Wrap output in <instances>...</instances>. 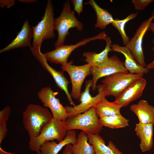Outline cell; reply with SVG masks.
Returning <instances> with one entry per match:
<instances>
[{
    "instance_id": "obj_1",
    "label": "cell",
    "mask_w": 154,
    "mask_h": 154,
    "mask_svg": "<svg viewBox=\"0 0 154 154\" xmlns=\"http://www.w3.org/2000/svg\"><path fill=\"white\" fill-rule=\"evenodd\" d=\"M52 118V114L47 108L29 104L23 113L22 122L30 139L38 136Z\"/></svg>"
},
{
    "instance_id": "obj_2",
    "label": "cell",
    "mask_w": 154,
    "mask_h": 154,
    "mask_svg": "<svg viewBox=\"0 0 154 154\" xmlns=\"http://www.w3.org/2000/svg\"><path fill=\"white\" fill-rule=\"evenodd\" d=\"M75 11L71 9L70 1L67 0L63 4V8L59 16L54 18V30L58 33L57 39L54 44V47L57 48L64 45L66 36L68 34L69 30L76 28L79 31L83 28V24L76 17Z\"/></svg>"
},
{
    "instance_id": "obj_3",
    "label": "cell",
    "mask_w": 154,
    "mask_h": 154,
    "mask_svg": "<svg viewBox=\"0 0 154 154\" xmlns=\"http://www.w3.org/2000/svg\"><path fill=\"white\" fill-rule=\"evenodd\" d=\"M65 123L67 131L79 129L87 135L99 134L103 129V126L96 112L95 107L82 114L67 118Z\"/></svg>"
},
{
    "instance_id": "obj_4",
    "label": "cell",
    "mask_w": 154,
    "mask_h": 154,
    "mask_svg": "<svg viewBox=\"0 0 154 154\" xmlns=\"http://www.w3.org/2000/svg\"><path fill=\"white\" fill-rule=\"evenodd\" d=\"M67 131L65 121L53 118L38 136L30 139L29 148L37 154H41L40 148L43 143L54 140L60 142L64 139Z\"/></svg>"
},
{
    "instance_id": "obj_5",
    "label": "cell",
    "mask_w": 154,
    "mask_h": 154,
    "mask_svg": "<svg viewBox=\"0 0 154 154\" xmlns=\"http://www.w3.org/2000/svg\"><path fill=\"white\" fill-rule=\"evenodd\" d=\"M54 13L52 3L47 1L44 15L40 21L35 26H32L33 31V48H40L44 40L54 38Z\"/></svg>"
},
{
    "instance_id": "obj_6",
    "label": "cell",
    "mask_w": 154,
    "mask_h": 154,
    "mask_svg": "<svg viewBox=\"0 0 154 154\" xmlns=\"http://www.w3.org/2000/svg\"><path fill=\"white\" fill-rule=\"evenodd\" d=\"M142 74L118 72L104 77L101 80L106 96H119L133 81L142 77Z\"/></svg>"
},
{
    "instance_id": "obj_7",
    "label": "cell",
    "mask_w": 154,
    "mask_h": 154,
    "mask_svg": "<svg viewBox=\"0 0 154 154\" xmlns=\"http://www.w3.org/2000/svg\"><path fill=\"white\" fill-rule=\"evenodd\" d=\"M92 86L91 80L86 81L85 90L81 93L79 100L80 103L74 106L67 105L65 107L67 118L84 112L92 107L96 106L105 98V92L102 84L96 86L98 94L95 96L92 97L90 93V88Z\"/></svg>"
},
{
    "instance_id": "obj_8",
    "label": "cell",
    "mask_w": 154,
    "mask_h": 154,
    "mask_svg": "<svg viewBox=\"0 0 154 154\" xmlns=\"http://www.w3.org/2000/svg\"><path fill=\"white\" fill-rule=\"evenodd\" d=\"M71 60L66 64L61 65L62 71H66L69 74L71 79L72 89L71 96L75 99H79L81 94L82 84L86 76L91 74L92 65L89 63L80 66L73 65Z\"/></svg>"
},
{
    "instance_id": "obj_9",
    "label": "cell",
    "mask_w": 154,
    "mask_h": 154,
    "mask_svg": "<svg viewBox=\"0 0 154 154\" xmlns=\"http://www.w3.org/2000/svg\"><path fill=\"white\" fill-rule=\"evenodd\" d=\"M154 18V10L151 15L143 21L137 29L133 37L125 46L129 50L136 62L141 66H146L142 48V42L144 36L149 30V25Z\"/></svg>"
},
{
    "instance_id": "obj_10",
    "label": "cell",
    "mask_w": 154,
    "mask_h": 154,
    "mask_svg": "<svg viewBox=\"0 0 154 154\" xmlns=\"http://www.w3.org/2000/svg\"><path fill=\"white\" fill-rule=\"evenodd\" d=\"M58 92H54L49 86L44 87L37 93L38 98L44 107L50 110L54 119L65 121L68 117L65 107L56 97Z\"/></svg>"
},
{
    "instance_id": "obj_11",
    "label": "cell",
    "mask_w": 154,
    "mask_h": 154,
    "mask_svg": "<svg viewBox=\"0 0 154 154\" xmlns=\"http://www.w3.org/2000/svg\"><path fill=\"white\" fill-rule=\"evenodd\" d=\"M34 57L37 60L42 67L47 71L54 79L57 86L65 92L70 105H76L72 100L70 94L68 90V84L70 83L64 76V72L58 71L54 69L47 62L40 49L30 48Z\"/></svg>"
},
{
    "instance_id": "obj_12",
    "label": "cell",
    "mask_w": 154,
    "mask_h": 154,
    "mask_svg": "<svg viewBox=\"0 0 154 154\" xmlns=\"http://www.w3.org/2000/svg\"><path fill=\"white\" fill-rule=\"evenodd\" d=\"M90 72L92 76V91L96 88V84L100 78L110 75L118 72L128 73L124 66V62L121 61L116 55L109 57L107 64L104 66L98 67L92 66Z\"/></svg>"
},
{
    "instance_id": "obj_13",
    "label": "cell",
    "mask_w": 154,
    "mask_h": 154,
    "mask_svg": "<svg viewBox=\"0 0 154 154\" xmlns=\"http://www.w3.org/2000/svg\"><path fill=\"white\" fill-rule=\"evenodd\" d=\"M146 84V80L142 77L137 79L116 98L114 101L121 108L127 106L142 96Z\"/></svg>"
},
{
    "instance_id": "obj_14",
    "label": "cell",
    "mask_w": 154,
    "mask_h": 154,
    "mask_svg": "<svg viewBox=\"0 0 154 154\" xmlns=\"http://www.w3.org/2000/svg\"><path fill=\"white\" fill-rule=\"evenodd\" d=\"M33 38V31L27 20L24 23L20 31L15 38L7 46L0 50V53L9 51L18 48L31 47V41Z\"/></svg>"
},
{
    "instance_id": "obj_15",
    "label": "cell",
    "mask_w": 154,
    "mask_h": 154,
    "mask_svg": "<svg viewBox=\"0 0 154 154\" xmlns=\"http://www.w3.org/2000/svg\"><path fill=\"white\" fill-rule=\"evenodd\" d=\"M110 46L111 51L119 52L124 55L125 59L124 66L129 73L143 75L149 71L145 67H142L136 62L129 49L125 46H121L115 44H111Z\"/></svg>"
},
{
    "instance_id": "obj_16",
    "label": "cell",
    "mask_w": 154,
    "mask_h": 154,
    "mask_svg": "<svg viewBox=\"0 0 154 154\" xmlns=\"http://www.w3.org/2000/svg\"><path fill=\"white\" fill-rule=\"evenodd\" d=\"M130 109L137 117L139 123L154 126V107L147 100L142 99L130 106Z\"/></svg>"
},
{
    "instance_id": "obj_17",
    "label": "cell",
    "mask_w": 154,
    "mask_h": 154,
    "mask_svg": "<svg viewBox=\"0 0 154 154\" xmlns=\"http://www.w3.org/2000/svg\"><path fill=\"white\" fill-rule=\"evenodd\" d=\"M153 126L152 124H143L139 122L135 125L134 131L140 140L139 145L143 152L149 151L153 147Z\"/></svg>"
},
{
    "instance_id": "obj_18",
    "label": "cell",
    "mask_w": 154,
    "mask_h": 154,
    "mask_svg": "<svg viewBox=\"0 0 154 154\" xmlns=\"http://www.w3.org/2000/svg\"><path fill=\"white\" fill-rule=\"evenodd\" d=\"M76 139L75 130L68 131L62 141L57 143L53 141H46L43 143L40 148L41 154H57L66 145L73 144Z\"/></svg>"
},
{
    "instance_id": "obj_19",
    "label": "cell",
    "mask_w": 154,
    "mask_h": 154,
    "mask_svg": "<svg viewBox=\"0 0 154 154\" xmlns=\"http://www.w3.org/2000/svg\"><path fill=\"white\" fill-rule=\"evenodd\" d=\"M105 40L106 46L105 49L100 52L97 53L94 52H86L83 54V56L85 58L84 61L90 64L92 66L103 67L107 64L108 61V54L111 51L110 45L112 44V41L110 37L108 36Z\"/></svg>"
},
{
    "instance_id": "obj_20",
    "label": "cell",
    "mask_w": 154,
    "mask_h": 154,
    "mask_svg": "<svg viewBox=\"0 0 154 154\" xmlns=\"http://www.w3.org/2000/svg\"><path fill=\"white\" fill-rule=\"evenodd\" d=\"M89 143L94 148L95 154H123L111 141L105 144L104 140L99 134L88 135Z\"/></svg>"
},
{
    "instance_id": "obj_21",
    "label": "cell",
    "mask_w": 154,
    "mask_h": 154,
    "mask_svg": "<svg viewBox=\"0 0 154 154\" xmlns=\"http://www.w3.org/2000/svg\"><path fill=\"white\" fill-rule=\"evenodd\" d=\"M89 4L91 5L95 11L96 16V23L95 27L101 29H105L110 24L114 21L112 15L107 10L101 7L94 0H90L84 4Z\"/></svg>"
},
{
    "instance_id": "obj_22",
    "label": "cell",
    "mask_w": 154,
    "mask_h": 154,
    "mask_svg": "<svg viewBox=\"0 0 154 154\" xmlns=\"http://www.w3.org/2000/svg\"><path fill=\"white\" fill-rule=\"evenodd\" d=\"M121 108L115 101L110 102L106 98L95 107L96 112L99 118L120 114Z\"/></svg>"
},
{
    "instance_id": "obj_23",
    "label": "cell",
    "mask_w": 154,
    "mask_h": 154,
    "mask_svg": "<svg viewBox=\"0 0 154 154\" xmlns=\"http://www.w3.org/2000/svg\"><path fill=\"white\" fill-rule=\"evenodd\" d=\"M88 135L82 131L78 135L72 146V154H95L93 146L88 142Z\"/></svg>"
},
{
    "instance_id": "obj_24",
    "label": "cell",
    "mask_w": 154,
    "mask_h": 154,
    "mask_svg": "<svg viewBox=\"0 0 154 154\" xmlns=\"http://www.w3.org/2000/svg\"><path fill=\"white\" fill-rule=\"evenodd\" d=\"M100 119L103 126L111 129L124 128L129 125V120L123 117L121 114L100 117Z\"/></svg>"
},
{
    "instance_id": "obj_25",
    "label": "cell",
    "mask_w": 154,
    "mask_h": 154,
    "mask_svg": "<svg viewBox=\"0 0 154 154\" xmlns=\"http://www.w3.org/2000/svg\"><path fill=\"white\" fill-rule=\"evenodd\" d=\"M138 14V12L132 13L122 20L114 19V22L112 24L119 32L122 39L123 43L125 46L128 43L130 40L126 34L125 30V25L129 21L136 17Z\"/></svg>"
},
{
    "instance_id": "obj_26",
    "label": "cell",
    "mask_w": 154,
    "mask_h": 154,
    "mask_svg": "<svg viewBox=\"0 0 154 154\" xmlns=\"http://www.w3.org/2000/svg\"><path fill=\"white\" fill-rule=\"evenodd\" d=\"M153 1V0H132L131 2L135 10L142 11Z\"/></svg>"
},
{
    "instance_id": "obj_27",
    "label": "cell",
    "mask_w": 154,
    "mask_h": 154,
    "mask_svg": "<svg viewBox=\"0 0 154 154\" xmlns=\"http://www.w3.org/2000/svg\"><path fill=\"white\" fill-rule=\"evenodd\" d=\"M11 112L10 107L6 106L0 111V124L6 123L8 120Z\"/></svg>"
},
{
    "instance_id": "obj_28",
    "label": "cell",
    "mask_w": 154,
    "mask_h": 154,
    "mask_svg": "<svg viewBox=\"0 0 154 154\" xmlns=\"http://www.w3.org/2000/svg\"><path fill=\"white\" fill-rule=\"evenodd\" d=\"M71 2L74 7V11L76 12L79 16L83 12V0H72Z\"/></svg>"
},
{
    "instance_id": "obj_29",
    "label": "cell",
    "mask_w": 154,
    "mask_h": 154,
    "mask_svg": "<svg viewBox=\"0 0 154 154\" xmlns=\"http://www.w3.org/2000/svg\"><path fill=\"white\" fill-rule=\"evenodd\" d=\"M7 130L6 123L0 124V144L5 137Z\"/></svg>"
},
{
    "instance_id": "obj_30",
    "label": "cell",
    "mask_w": 154,
    "mask_h": 154,
    "mask_svg": "<svg viewBox=\"0 0 154 154\" xmlns=\"http://www.w3.org/2000/svg\"><path fill=\"white\" fill-rule=\"evenodd\" d=\"M15 3V0H0V7H5L7 9H9L14 6Z\"/></svg>"
},
{
    "instance_id": "obj_31",
    "label": "cell",
    "mask_w": 154,
    "mask_h": 154,
    "mask_svg": "<svg viewBox=\"0 0 154 154\" xmlns=\"http://www.w3.org/2000/svg\"><path fill=\"white\" fill-rule=\"evenodd\" d=\"M72 146L70 144L66 145L65 146L62 154H72Z\"/></svg>"
},
{
    "instance_id": "obj_32",
    "label": "cell",
    "mask_w": 154,
    "mask_h": 154,
    "mask_svg": "<svg viewBox=\"0 0 154 154\" xmlns=\"http://www.w3.org/2000/svg\"><path fill=\"white\" fill-rule=\"evenodd\" d=\"M152 50L154 52V47L152 48ZM145 68L148 70L151 69H154V60L152 62L146 65Z\"/></svg>"
},
{
    "instance_id": "obj_33",
    "label": "cell",
    "mask_w": 154,
    "mask_h": 154,
    "mask_svg": "<svg viewBox=\"0 0 154 154\" xmlns=\"http://www.w3.org/2000/svg\"><path fill=\"white\" fill-rule=\"evenodd\" d=\"M18 1L19 2L26 3H34L37 1V0H18Z\"/></svg>"
},
{
    "instance_id": "obj_34",
    "label": "cell",
    "mask_w": 154,
    "mask_h": 154,
    "mask_svg": "<svg viewBox=\"0 0 154 154\" xmlns=\"http://www.w3.org/2000/svg\"><path fill=\"white\" fill-rule=\"evenodd\" d=\"M149 30H151L154 33V23L151 22L149 25Z\"/></svg>"
},
{
    "instance_id": "obj_35",
    "label": "cell",
    "mask_w": 154,
    "mask_h": 154,
    "mask_svg": "<svg viewBox=\"0 0 154 154\" xmlns=\"http://www.w3.org/2000/svg\"><path fill=\"white\" fill-rule=\"evenodd\" d=\"M0 153L1 154H14L11 152H8L3 150L0 146Z\"/></svg>"
}]
</instances>
